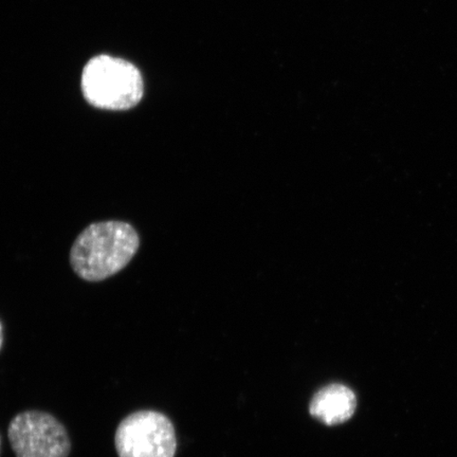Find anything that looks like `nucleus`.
I'll list each match as a JSON object with an SVG mask.
<instances>
[{"mask_svg": "<svg viewBox=\"0 0 457 457\" xmlns=\"http://www.w3.org/2000/svg\"><path fill=\"white\" fill-rule=\"evenodd\" d=\"M140 247L136 228L128 222H96L73 243L71 264L85 281L101 282L124 270Z\"/></svg>", "mask_w": 457, "mask_h": 457, "instance_id": "1", "label": "nucleus"}, {"mask_svg": "<svg viewBox=\"0 0 457 457\" xmlns=\"http://www.w3.org/2000/svg\"><path fill=\"white\" fill-rule=\"evenodd\" d=\"M82 89L91 105L102 110L125 111L141 101L143 79L140 71L130 62L100 55L84 68Z\"/></svg>", "mask_w": 457, "mask_h": 457, "instance_id": "2", "label": "nucleus"}, {"mask_svg": "<svg viewBox=\"0 0 457 457\" xmlns=\"http://www.w3.org/2000/svg\"><path fill=\"white\" fill-rule=\"evenodd\" d=\"M114 445L119 457H174L177 450L175 428L162 413L138 411L120 422Z\"/></svg>", "mask_w": 457, "mask_h": 457, "instance_id": "3", "label": "nucleus"}, {"mask_svg": "<svg viewBox=\"0 0 457 457\" xmlns=\"http://www.w3.org/2000/svg\"><path fill=\"white\" fill-rule=\"evenodd\" d=\"M8 436L16 457H68L71 450L66 428L41 411L17 414L10 422Z\"/></svg>", "mask_w": 457, "mask_h": 457, "instance_id": "4", "label": "nucleus"}, {"mask_svg": "<svg viewBox=\"0 0 457 457\" xmlns=\"http://www.w3.org/2000/svg\"><path fill=\"white\" fill-rule=\"evenodd\" d=\"M356 409L355 393L341 384H330L320 388L310 403V414L327 426L341 425L350 420Z\"/></svg>", "mask_w": 457, "mask_h": 457, "instance_id": "5", "label": "nucleus"}, {"mask_svg": "<svg viewBox=\"0 0 457 457\" xmlns=\"http://www.w3.org/2000/svg\"><path fill=\"white\" fill-rule=\"evenodd\" d=\"M3 345V328L2 324H0V348H2Z\"/></svg>", "mask_w": 457, "mask_h": 457, "instance_id": "6", "label": "nucleus"}, {"mask_svg": "<svg viewBox=\"0 0 457 457\" xmlns=\"http://www.w3.org/2000/svg\"><path fill=\"white\" fill-rule=\"evenodd\" d=\"M0 445H2V439H0Z\"/></svg>", "mask_w": 457, "mask_h": 457, "instance_id": "7", "label": "nucleus"}]
</instances>
